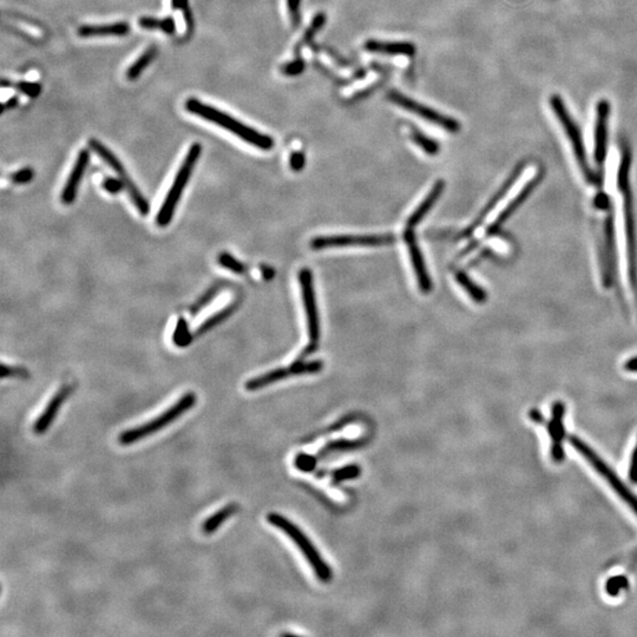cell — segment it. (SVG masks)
<instances>
[{"mask_svg":"<svg viewBox=\"0 0 637 637\" xmlns=\"http://www.w3.org/2000/svg\"><path fill=\"white\" fill-rule=\"evenodd\" d=\"M186 109L190 114L202 117L208 122L214 123L216 126H222L226 130L231 131L237 137L244 139V142L252 144L253 146L259 148L261 150H271L274 146V141L268 135L261 134L259 131L254 130L251 126H246L244 123L239 122L235 118L229 115L224 114L222 111L216 109L214 106L204 104L196 98H189L186 101Z\"/></svg>","mask_w":637,"mask_h":637,"instance_id":"1","label":"cell"},{"mask_svg":"<svg viewBox=\"0 0 637 637\" xmlns=\"http://www.w3.org/2000/svg\"><path fill=\"white\" fill-rule=\"evenodd\" d=\"M196 394L194 392H187L183 394L182 397L175 402L174 405L164 411L162 414L151 419L149 422H144L139 427L128 429L118 435V442L122 447H129L133 444L141 442L143 439L155 435L159 431L163 430L164 427L170 425L173 422L182 417L183 414L191 410L196 404Z\"/></svg>","mask_w":637,"mask_h":637,"instance_id":"2","label":"cell"},{"mask_svg":"<svg viewBox=\"0 0 637 637\" xmlns=\"http://www.w3.org/2000/svg\"><path fill=\"white\" fill-rule=\"evenodd\" d=\"M267 520L272 524L273 527H275V528L286 533L295 543L297 548L300 549L304 558L307 560L309 565L314 570V574L317 577V580L322 582V583H329L332 580V578H333L332 568L326 563V560L322 558V556L317 551V549L308 540V537L306 536L295 524L292 523L291 520H287L286 517L281 516L280 513H275V512L268 513Z\"/></svg>","mask_w":637,"mask_h":637,"instance_id":"3","label":"cell"},{"mask_svg":"<svg viewBox=\"0 0 637 637\" xmlns=\"http://www.w3.org/2000/svg\"><path fill=\"white\" fill-rule=\"evenodd\" d=\"M201 153H202V146L199 143H194L190 146V149L188 150L186 157L183 159L182 166L177 171L174 182H173V187L170 190L168 191L163 206L156 216V224L159 227H167L168 224H170L171 219L174 217L176 207L182 197L183 191L190 179L196 162L199 159Z\"/></svg>","mask_w":637,"mask_h":637,"instance_id":"4","label":"cell"},{"mask_svg":"<svg viewBox=\"0 0 637 637\" xmlns=\"http://www.w3.org/2000/svg\"><path fill=\"white\" fill-rule=\"evenodd\" d=\"M550 106H551L552 111L556 115L560 124L563 126L565 134L568 135L569 141L571 143L572 150H574V154H575V157H576L577 162H578L580 170L585 175V179L589 183H591V184H594V183L597 184L598 179H597L596 175L594 174V171L591 170V168L589 166L588 159H587V151H585V144L582 141L580 129H578L576 123L574 122V119L569 114V111L565 108L562 98L558 95H553L550 98Z\"/></svg>","mask_w":637,"mask_h":637,"instance_id":"5","label":"cell"},{"mask_svg":"<svg viewBox=\"0 0 637 637\" xmlns=\"http://www.w3.org/2000/svg\"><path fill=\"white\" fill-rule=\"evenodd\" d=\"M299 282H300L301 293H302V300H304L309 337L308 346L302 351V353L299 357L300 360H304L308 355L314 353L317 351V346H319L320 321H319L317 299H315L314 284H313L312 272L307 268L301 269L300 273H299Z\"/></svg>","mask_w":637,"mask_h":637,"instance_id":"6","label":"cell"},{"mask_svg":"<svg viewBox=\"0 0 637 637\" xmlns=\"http://www.w3.org/2000/svg\"><path fill=\"white\" fill-rule=\"evenodd\" d=\"M569 442L578 453L583 455L589 463L593 465L594 469L610 484V487H613L617 495L620 496L622 500H625V503L628 504L631 507V510H634V512L637 515V497L634 495L633 492L630 491L628 487L622 482L621 479L618 478V476L583 440H580V438L574 437V435H570Z\"/></svg>","mask_w":637,"mask_h":637,"instance_id":"7","label":"cell"},{"mask_svg":"<svg viewBox=\"0 0 637 637\" xmlns=\"http://www.w3.org/2000/svg\"><path fill=\"white\" fill-rule=\"evenodd\" d=\"M89 146L95 153H97L98 156H99L104 162L109 164L110 168H111L112 170L116 171V174L118 175V177L121 179L123 184H124V188H126L128 194L130 196L131 201L134 203L135 207L139 211V214L143 216L148 215V213L150 210L148 199L143 196L142 193L136 187L134 181L129 177V174L126 173V168H124V166L121 163V161L117 159V156L112 154L106 146H103L99 141L95 139V138L90 139Z\"/></svg>","mask_w":637,"mask_h":637,"instance_id":"8","label":"cell"},{"mask_svg":"<svg viewBox=\"0 0 637 637\" xmlns=\"http://www.w3.org/2000/svg\"><path fill=\"white\" fill-rule=\"evenodd\" d=\"M387 98H389V101L394 103L395 106H400L406 111H410L412 114L417 115V116L422 117V119H425L427 122L433 123L435 126H440L444 130L449 131V133H458L460 130V124H459L458 121H455V118L449 117V116L440 114L435 110L431 109L429 106H422L418 101H413L412 98L407 97V96L402 95V92H399L397 90L390 91L387 95Z\"/></svg>","mask_w":637,"mask_h":637,"instance_id":"9","label":"cell"},{"mask_svg":"<svg viewBox=\"0 0 637 637\" xmlns=\"http://www.w3.org/2000/svg\"><path fill=\"white\" fill-rule=\"evenodd\" d=\"M324 369V362L320 360H314V362H304V360H297L289 367L284 369H276L269 371L267 373L259 375V377L253 378L244 384L246 390L249 392L253 391L261 390L267 386L273 385L275 382L287 379L294 375H302V374H315L320 372Z\"/></svg>","mask_w":637,"mask_h":637,"instance_id":"10","label":"cell"},{"mask_svg":"<svg viewBox=\"0 0 637 637\" xmlns=\"http://www.w3.org/2000/svg\"><path fill=\"white\" fill-rule=\"evenodd\" d=\"M395 237L392 234L382 235H329L317 236L312 239L311 247L314 251L337 247H378L393 244Z\"/></svg>","mask_w":637,"mask_h":637,"instance_id":"11","label":"cell"},{"mask_svg":"<svg viewBox=\"0 0 637 637\" xmlns=\"http://www.w3.org/2000/svg\"><path fill=\"white\" fill-rule=\"evenodd\" d=\"M625 196V228L627 237V249H628V273H629L630 286L637 295V259L636 237H635V221H634L633 196L630 189L622 193Z\"/></svg>","mask_w":637,"mask_h":637,"instance_id":"12","label":"cell"},{"mask_svg":"<svg viewBox=\"0 0 637 637\" xmlns=\"http://www.w3.org/2000/svg\"><path fill=\"white\" fill-rule=\"evenodd\" d=\"M565 406L562 402H556L552 406L551 422L548 424V432L552 439L551 457L553 462L562 463L565 458V450L562 447V440L567 437L563 417Z\"/></svg>","mask_w":637,"mask_h":637,"instance_id":"13","label":"cell"},{"mask_svg":"<svg viewBox=\"0 0 637 637\" xmlns=\"http://www.w3.org/2000/svg\"><path fill=\"white\" fill-rule=\"evenodd\" d=\"M404 239H405L406 244L409 248L411 262L413 266L414 273L417 275L419 288L422 293H430L431 289H432V282H431L430 275L427 272V264L424 261L422 251H420L418 242H417V237L414 235L413 229H407L406 228L405 233H404Z\"/></svg>","mask_w":637,"mask_h":637,"instance_id":"14","label":"cell"},{"mask_svg":"<svg viewBox=\"0 0 637 637\" xmlns=\"http://www.w3.org/2000/svg\"><path fill=\"white\" fill-rule=\"evenodd\" d=\"M70 393H71V387L70 386H63L61 389L58 390L57 393L50 399L49 404L45 407L43 413L37 418L36 422L33 424L35 435H44L45 432H48L50 427L52 425L55 419L57 417L61 406L69 397Z\"/></svg>","mask_w":637,"mask_h":637,"instance_id":"15","label":"cell"},{"mask_svg":"<svg viewBox=\"0 0 637 637\" xmlns=\"http://www.w3.org/2000/svg\"><path fill=\"white\" fill-rule=\"evenodd\" d=\"M522 173H523V167H522V166H520V167L516 168L515 171L512 173L511 176H510V177L507 179V182L504 183L500 190L497 191L495 195H493V197H492V199L489 201V203H487V206H485V208H484L483 210L480 211V214H479L478 217H477V219H476L475 221H473V222H472V224H471L470 226H469V227H467V229L464 231V233L460 234V237H462V239H465V237H470V236L472 235L473 233H475L476 229H477V228H478L480 224H483L487 216L490 215V213H491V211L493 210L496 207H497V204H498V203H500V201H502V199L505 197V195L507 194V191L510 190V189H511V188L515 186V183L517 182V179H520V176H522Z\"/></svg>","mask_w":637,"mask_h":637,"instance_id":"16","label":"cell"},{"mask_svg":"<svg viewBox=\"0 0 637 637\" xmlns=\"http://www.w3.org/2000/svg\"><path fill=\"white\" fill-rule=\"evenodd\" d=\"M610 106L605 99L598 101L595 126V159L598 166L605 163L607 157V137H608V118Z\"/></svg>","mask_w":637,"mask_h":637,"instance_id":"17","label":"cell"},{"mask_svg":"<svg viewBox=\"0 0 637 637\" xmlns=\"http://www.w3.org/2000/svg\"><path fill=\"white\" fill-rule=\"evenodd\" d=\"M540 181V175H536L533 176L532 179H530L525 186H524L522 189H520L518 195L513 197L511 202L507 204V207L504 208V210L500 213V215L496 219L495 222L489 227V229L487 231V236H493L497 234V233L500 232V229L503 228L504 224L507 222V219L511 217L512 214L516 213V210L525 202V199H528L530 194H531L532 190L535 189V187L537 186V183Z\"/></svg>","mask_w":637,"mask_h":637,"instance_id":"18","label":"cell"},{"mask_svg":"<svg viewBox=\"0 0 637 637\" xmlns=\"http://www.w3.org/2000/svg\"><path fill=\"white\" fill-rule=\"evenodd\" d=\"M89 161V150L83 149V150L79 151L72 170L70 173L69 179L66 181V187L61 191V202L64 203V204H71L76 199L79 183L83 179V175L86 173Z\"/></svg>","mask_w":637,"mask_h":637,"instance_id":"19","label":"cell"},{"mask_svg":"<svg viewBox=\"0 0 637 637\" xmlns=\"http://www.w3.org/2000/svg\"><path fill=\"white\" fill-rule=\"evenodd\" d=\"M615 232H614L613 216L609 215L605 224V260H603V284L609 288L613 284V271L615 260Z\"/></svg>","mask_w":637,"mask_h":637,"instance_id":"20","label":"cell"},{"mask_svg":"<svg viewBox=\"0 0 637 637\" xmlns=\"http://www.w3.org/2000/svg\"><path fill=\"white\" fill-rule=\"evenodd\" d=\"M366 51L389 56H407L415 55L417 48L411 41H382L369 39L364 45Z\"/></svg>","mask_w":637,"mask_h":637,"instance_id":"21","label":"cell"},{"mask_svg":"<svg viewBox=\"0 0 637 637\" xmlns=\"http://www.w3.org/2000/svg\"><path fill=\"white\" fill-rule=\"evenodd\" d=\"M444 189H445V182L442 179H439L435 183V186L431 189L427 199L419 204V207L413 211V214L407 219V226H406L407 229H414L422 222V219L429 214V211L432 209V207L438 201L439 197L442 196Z\"/></svg>","mask_w":637,"mask_h":637,"instance_id":"22","label":"cell"},{"mask_svg":"<svg viewBox=\"0 0 637 637\" xmlns=\"http://www.w3.org/2000/svg\"><path fill=\"white\" fill-rule=\"evenodd\" d=\"M130 32V25L126 21L115 24L84 25L78 29V36L83 38L91 37H123Z\"/></svg>","mask_w":637,"mask_h":637,"instance_id":"23","label":"cell"},{"mask_svg":"<svg viewBox=\"0 0 637 637\" xmlns=\"http://www.w3.org/2000/svg\"><path fill=\"white\" fill-rule=\"evenodd\" d=\"M239 510V505L236 503H229L224 505L219 511L214 512L207 520L202 523V532L207 536H210L214 532L217 531L221 525L229 520L235 512Z\"/></svg>","mask_w":637,"mask_h":637,"instance_id":"24","label":"cell"},{"mask_svg":"<svg viewBox=\"0 0 637 637\" xmlns=\"http://www.w3.org/2000/svg\"><path fill=\"white\" fill-rule=\"evenodd\" d=\"M156 56H157V48L154 46V45L150 46V48H148V49L136 59L134 64L128 69V71H126V77H128V79L135 81L136 78L139 77L141 73H142L148 66H150L151 61H154Z\"/></svg>","mask_w":637,"mask_h":637,"instance_id":"25","label":"cell"},{"mask_svg":"<svg viewBox=\"0 0 637 637\" xmlns=\"http://www.w3.org/2000/svg\"><path fill=\"white\" fill-rule=\"evenodd\" d=\"M630 164H631V153H630L629 146H623L622 148L621 162L618 168V174H617V187L621 193L630 189L629 188V173Z\"/></svg>","mask_w":637,"mask_h":637,"instance_id":"26","label":"cell"},{"mask_svg":"<svg viewBox=\"0 0 637 637\" xmlns=\"http://www.w3.org/2000/svg\"><path fill=\"white\" fill-rule=\"evenodd\" d=\"M455 279H457V282L465 289V292L470 295L471 299L475 301V302H477V304H484V302L487 300V292H485L480 286L476 284L475 281L471 280L467 273H457Z\"/></svg>","mask_w":637,"mask_h":637,"instance_id":"27","label":"cell"},{"mask_svg":"<svg viewBox=\"0 0 637 637\" xmlns=\"http://www.w3.org/2000/svg\"><path fill=\"white\" fill-rule=\"evenodd\" d=\"M138 25L146 30H162L167 35H174L176 31V23L173 17H167L164 19H157L151 17H142L138 21Z\"/></svg>","mask_w":637,"mask_h":637,"instance_id":"28","label":"cell"},{"mask_svg":"<svg viewBox=\"0 0 637 637\" xmlns=\"http://www.w3.org/2000/svg\"><path fill=\"white\" fill-rule=\"evenodd\" d=\"M410 136L414 144H417L422 151H425L427 154L431 155V156L438 154L439 150H440V146H439L437 141L432 139L425 134H422V131H419L418 129H414L413 128L411 130Z\"/></svg>","mask_w":637,"mask_h":637,"instance_id":"29","label":"cell"},{"mask_svg":"<svg viewBox=\"0 0 637 637\" xmlns=\"http://www.w3.org/2000/svg\"><path fill=\"white\" fill-rule=\"evenodd\" d=\"M235 309L236 304H233L226 307V308L222 309V311H219V313H216L213 317H209L208 320L204 321L202 325L199 326V329H197L196 333L199 334V335L207 333L208 331H210L211 329H214L215 326L219 325L221 322H224L226 319H228L229 315H231Z\"/></svg>","mask_w":637,"mask_h":637,"instance_id":"30","label":"cell"},{"mask_svg":"<svg viewBox=\"0 0 637 637\" xmlns=\"http://www.w3.org/2000/svg\"><path fill=\"white\" fill-rule=\"evenodd\" d=\"M364 442H360V440H346V439H342V440H337V442H331L329 445L324 447V450L321 451L320 455L322 457H326V455H333V453H339V452H345V451L349 450H355L357 447H362Z\"/></svg>","mask_w":637,"mask_h":637,"instance_id":"31","label":"cell"},{"mask_svg":"<svg viewBox=\"0 0 637 637\" xmlns=\"http://www.w3.org/2000/svg\"><path fill=\"white\" fill-rule=\"evenodd\" d=\"M173 340H174L176 346H179V347H186L193 340V335H191L190 331H189V326H188L187 321L184 320L183 317H181L177 321V326L175 329Z\"/></svg>","mask_w":637,"mask_h":637,"instance_id":"32","label":"cell"},{"mask_svg":"<svg viewBox=\"0 0 637 637\" xmlns=\"http://www.w3.org/2000/svg\"><path fill=\"white\" fill-rule=\"evenodd\" d=\"M325 23V13H317V16L314 17V19H313L312 24L309 26V29L304 33V38L301 39L300 44L297 45V51H299L301 48H304V45L308 44L309 41H312L314 36L317 35V31L324 28Z\"/></svg>","mask_w":637,"mask_h":637,"instance_id":"33","label":"cell"},{"mask_svg":"<svg viewBox=\"0 0 637 637\" xmlns=\"http://www.w3.org/2000/svg\"><path fill=\"white\" fill-rule=\"evenodd\" d=\"M360 472H362L360 467H357V465L342 467V469L334 471L333 482L335 484H339L345 482V480H349V479L357 478V476L360 475Z\"/></svg>","mask_w":637,"mask_h":637,"instance_id":"34","label":"cell"},{"mask_svg":"<svg viewBox=\"0 0 637 637\" xmlns=\"http://www.w3.org/2000/svg\"><path fill=\"white\" fill-rule=\"evenodd\" d=\"M219 262L222 267L229 269V271H232L233 273H236V274H244L246 272V267H244V264H241L239 260H236L234 256L228 254V253H222L219 256Z\"/></svg>","mask_w":637,"mask_h":637,"instance_id":"35","label":"cell"},{"mask_svg":"<svg viewBox=\"0 0 637 637\" xmlns=\"http://www.w3.org/2000/svg\"><path fill=\"white\" fill-rule=\"evenodd\" d=\"M304 66H306V64H304V59L301 57H297V59L284 64L281 68V72L286 75V76L293 77V76H297V75L304 72Z\"/></svg>","mask_w":637,"mask_h":637,"instance_id":"36","label":"cell"},{"mask_svg":"<svg viewBox=\"0 0 637 637\" xmlns=\"http://www.w3.org/2000/svg\"><path fill=\"white\" fill-rule=\"evenodd\" d=\"M17 89L21 91V94L28 96L30 98H35L41 95V86L39 83L35 81H19L17 84Z\"/></svg>","mask_w":637,"mask_h":637,"instance_id":"37","label":"cell"},{"mask_svg":"<svg viewBox=\"0 0 637 637\" xmlns=\"http://www.w3.org/2000/svg\"><path fill=\"white\" fill-rule=\"evenodd\" d=\"M627 585H628V580H627L625 577H611V578H609L608 582H607L605 589H607V593H608L610 596H616L617 594L620 593V590L625 588Z\"/></svg>","mask_w":637,"mask_h":637,"instance_id":"38","label":"cell"},{"mask_svg":"<svg viewBox=\"0 0 637 637\" xmlns=\"http://www.w3.org/2000/svg\"><path fill=\"white\" fill-rule=\"evenodd\" d=\"M300 4L301 0H287L289 18L294 29L299 28L301 23Z\"/></svg>","mask_w":637,"mask_h":637,"instance_id":"39","label":"cell"},{"mask_svg":"<svg viewBox=\"0 0 637 637\" xmlns=\"http://www.w3.org/2000/svg\"><path fill=\"white\" fill-rule=\"evenodd\" d=\"M12 377L28 378L29 377V372L26 369H21V367H12V366L3 364V366H1V378L5 379V378Z\"/></svg>","mask_w":637,"mask_h":637,"instance_id":"40","label":"cell"},{"mask_svg":"<svg viewBox=\"0 0 637 637\" xmlns=\"http://www.w3.org/2000/svg\"><path fill=\"white\" fill-rule=\"evenodd\" d=\"M33 175H35V173H33L31 168H24V169L13 173L11 179L16 184H24V183L30 182L33 179Z\"/></svg>","mask_w":637,"mask_h":637,"instance_id":"41","label":"cell"},{"mask_svg":"<svg viewBox=\"0 0 637 637\" xmlns=\"http://www.w3.org/2000/svg\"><path fill=\"white\" fill-rule=\"evenodd\" d=\"M306 157L302 151H294L289 157V166L291 169L294 171H300L304 169Z\"/></svg>","mask_w":637,"mask_h":637,"instance_id":"42","label":"cell"},{"mask_svg":"<svg viewBox=\"0 0 637 637\" xmlns=\"http://www.w3.org/2000/svg\"><path fill=\"white\" fill-rule=\"evenodd\" d=\"M103 188L106 189V191H109L111 194H117L119 191L122 190L124 188V184H123L121 179H106L104 182H103Z\"/></svg>","mask_w":637,"mask_h":637,"instance_id":"43","label":"cell"},{"mask_svg":"<svg viewBox=\"0 0 637 637\" xmlns=\"http://www.w3.org/2000/svg\"><path fill=\"white\" fill-rule=\"evenodd\" d=\"M315 458L311 455H301L297 458V467L302 471H311L315 467Z\"/></svg>","mask_w":637,"mask_h":637,"instance_id":"44","label":"cell"},{"mask_svg":"<svg viewBox=\"0 0 637 637\" xmlns=\"http://www.w3.org/2000/svg\"><path fill=\"white\" fill-rule=\"evenodd\" d=\"M217 291H219V289L216 288V287H213V288H211L209 292L206 293V294H204V295H203V297H201V299H199V300L197 301L195 304H194V308H193L191 312L195 314L197 311L203 308V307H204V306H206L208 302H210V301L214 299V297H215V294L217 293Z\"/></svg>","mask_w":637,"mask_h":637,"instance_id":"45","label":"cell"},{"mask_svg":"<svg viewBox=\"0 0 637 637\" xmlns=\"http://www.w3.org/2000/svg\"><path fill=\"white\" fill-rule=\"evenodd\" d=\"M629 479L634 484H637V442L630 460Z\"/></svg>","mask_w":637,"mask_h":637,"instance_id":"46","label":"cell"},{"mask_svg":"<svg viewBox=\"0 0 637 637\" xmlns=\"http://www.w3.org/2000/svg\"><path fill=\"white\" fill-rule=\"evenodd\" d=\"M595 204L597 207L601 208V209H608L610 207V199H609L607 194H603V193H600L597 195L596 199H595Z\"/></svg>","mask_w":637,"mask_h":637,"instance_id":"47","label":"cell"},{"mask_svg":"<svg viewBox=\"0 0 637 637\" xmlns=\"http://www.w3.org/2000/svg\"><path fill=\"white\" fill-rule=\"evenodd\" d=\"M183 13H184V21H186V24H187V31L189 33L193 32V29H194V18H193V12H191L190 8H184L183 10Z\"/></svg>","mask_w":637,"mask_h":637,"instance_id":"48","label":"cell"},{"mask_svg":"<svg viewBox=\"0 0 637 637\" xmlns=\"http://www.w3.org/2000/svg\"><path fill=\"white\" fill-rule=\"evenodd\" d=\"M189 0H171V8L174 10H184V8H188L189 4H188Z\"/></svg>","mask_w":637,"mask_h":637,"instance_id":"49","label":"cell"},{"mask_svg":"<svg viewBox=\"0 0 637 637\" xmlns=\"http://www.w3.org/2000/svg\"><path fill=\"white\" fill-rule=\"evenodd\" d=\"M625 369L629 372H637V357H631L625 362Z\"/></svg>","mask_w":637,"mask_h":637,"instance_id":"50","label":"cell"},{"mask_svg":"<svg viewBox=\"0 0 637 637\" xmlns=\"http://www.w3.org/2000/svg\"><path fill=\"white\" fill-rule=\"evenodd\" d=\"M530 418H531L533 422H538V424H543L544 422L543 415H542L540 411L532 410L531 412H530Z\"/></svg>","mask_w":637,"mask_h":637,"instance_id":"51","label":"cell"},{"mask_svg":"<svg viewBox=\"0 0 637 637\" xmlns=\"http://www.w3.org/2000/svg\"><path fill=\"white\" fill-rule=\"evenodd\" d=\"M17 106H18V98H17L16 96H13V97L10 98V99L5 103L1 111H4V110L6 109H12V108Z\"/></svg>","mask_w":637,"mask_h":637,"instance_id":"52","label":"cell"},{"mask_svg":"<svg viewBox=\"0 0 637 637\" xmlns=\"http://www.w3.org/2000/svg\"><path fill=\"white\" fill-rule=\"evenodd\" d=\"M262 273H264V276L266 277V279H271V277L274 275V271L271 268H267L266 271H262Z\"/></svg>","mask_w":637,"mask_h":637,"instance_id":"53","label":"cell"}]
</instances>
